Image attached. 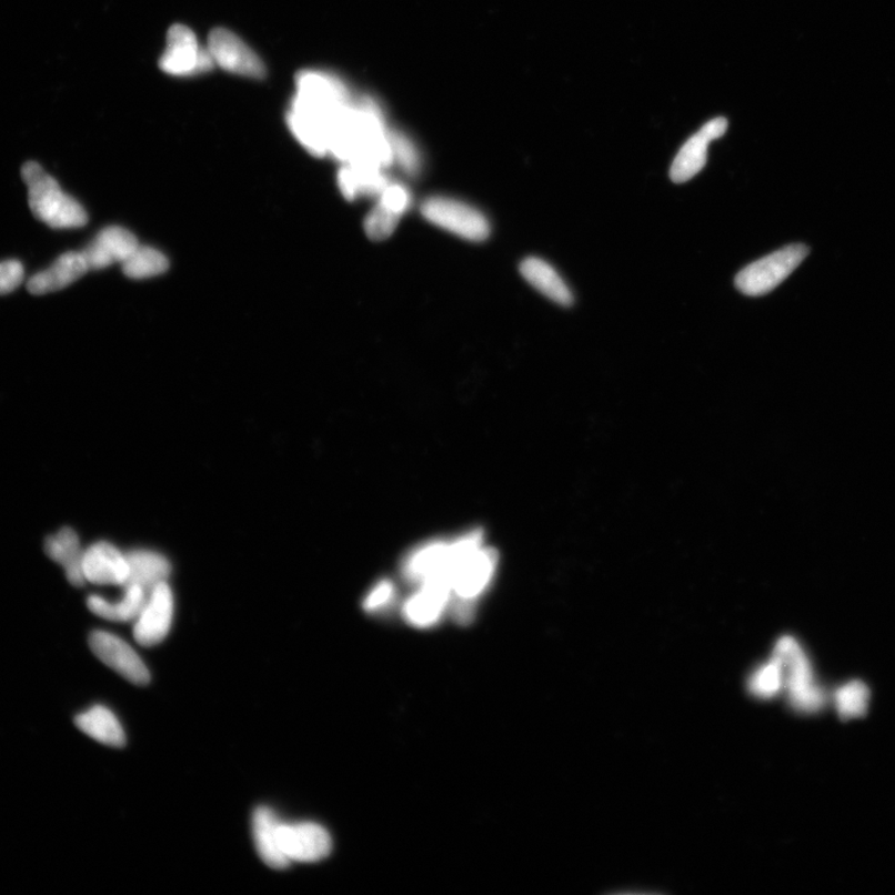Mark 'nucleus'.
I'll list each match as a JSON object with an SVG mask.
<instances>
[{"label":"nucleus","instance_id":"nucleus-1","mask_svg":"<svg viewBox=\"0 0 895 895\" xmlns=\"http://www.w3.org/2000/svg\"><path fill=\"white\" fill-rule=\"evenodd\" d=\"M453 557L448 571V585L455 600V617H472V601L482 595L495 574L497 555L483 546V534L472 532L453 541Z\"/></svg>","mask_w":895,"mask_h":895},{"label":"nucleus","instance_id":"nucleus-2","mask_svg":"<svg viewBox=\"0 0 895 895\" xmlns=\"http://www.w3.org/2000/svg\"><path fill=\"white\" fill-rule=\"evenodd\" d=\"M22 177L28 189L30 211L38 221L53 229L81 228L88 223L86 208L62 191L54 177L39 163L27 162Z\"/></svg>","mask_w":895,"mask_h":895},{"label":"nucleus","instance_id":"nucleus-3","mask_svg":"<svg viewBox=\"0 0 895 895\" xmlns=\"http://www.w3.org/2000/svg\"><path fill=\"white\" fill-rule=\"evenodd\" d=\"M783 665L787 701L798 713L815 714L824 710L827 694L816 680L814 667L803 645L791 636L778 638L773 651Z\"/></svg>","mask_w":895,"mask_h":895},{"label":"nucleus","instance_id":"nucleus-4","mask_svg":"<svg viewBox=\"0 0 895 895\" xmlns=\"http://www.w3.org/2000/svg\"><path fill=\"white\" fill-rule=\"evenodd\" d=\"M809 253L804 244H793L780 249L737 274L735 285L747 296H762L776 289L795 272Z\"/></svg>","mask_w":895,"mask_h":895},{"label":"nucleus","instance_id":"nucleus-5","mask_svg":"<svg viewBox=\"0 0 895 895\" xmlns=\"http://www.w3.org/2000/svg\"><path fill=\"white\" fill-rule=\"evenodd\" d=\"M421 211L426 221L466 241L482 242L491 233L483 213L452 198L432 197L422 204Z\"/></svg>","mask_w":895,"mask_h":895},{"label":"nucleus","instance_id":"nucleus-6","mask_svg":"<svg viewBox=\"0 0 895 895\" xmlns=\"http://www.w3.org/2000/svg\"><path fill=\"white\" fill-rule=\"evenodd\" d=\"M160 66L172 77H193L211 71L215 64L210 50L198 43L193 31L175 24L169 30L168 46L160 59Z\"/></svg>","mask_w":895,"mask_h":895},{"label":"nucleus","instance_id":"nucleus-7","mask_svg":"<svg viewBox=\"0 0 895 895\" xmlns=\"http://www.w3.org/2000/svg\"><path fill=\"white\" fill-rule=\"evenodd\" d=\"M208 50L214 64L232 74L253 79L265 77L263 61L232 31L213 30L208 41Z\"/></svg>","mask_w":895,"mask_h":895},{"label":"nucleus","instance_id":"nucleus-8","mask_svg":"<svg viewBox=\"0 0 895 895\" xmlns=\"http://www.w3.org/2000/svg\"><path fill=\"white\" fill-rule=\"evenodd\" d=\"M174 600L168 582L154 587L134 620L133 637L143 647L161 643L172 626Z\"/></svg>","mask_w":895,"mask_h":895},{"label":"nucleus","instance_id":"nucleus-9","mask_svg":"<svg viewBox=\"0 0 895 895\" xmlns=\"http://www.w3.org/2000/svg\"><path fill=\"white\" fill-rule=\"evenodd\" d=\"M89 642L93 654L124 680L137 685H145L151 681L150 672L140 655L120 637L105 631H95L91 633Z\"/></svg>","mask_w":895,"mask_h":895},{"label":"nucleus","instance_id":"nucleus-10","mask_svg":"<svg viewBox=\"0 0 895 895\" xmlns=\"http://www.w3.org/2000/svg\"><path fill=\"white\" fill-rule=\"evenodd\" d=\"M281 851L289 862L315 863L326 858L332 848L329 832L311 822L279 825Z\"/></svg>","mask_w":895,"mask_h":895},{"label":"nucleus","instance_id":"nucleus-11","mask_svg":"<svg viewBox=\"0 0 895 895\" xmlns=\"http://www.w3.org/2000/svg\"><path fill=\"white\" fill-rule=\"evenodd\" d=\"M727 130V120L716 118L704 124L683 144L671 168V179L674 183H684L698 174L707 161V148L714 140L724 137Z\"/></svg>","mask_w":895,"mask_h":895},{"label":"nucleus","instance_id":"nucleus-12","mask_svg":"<svg viewBox=\"0 0 895 895\" xmlns=\"http://www.w3.org/2000/svg\"><path fill=\"white\" fill-rule=\"evenodd\" d=\"M82 570L91 584L124 586L129 577V561L117 546L101 541L86 550Z\"/></svg>","mask_w":895,"mask_h":895},{"label":"nucleus","instance_id":"nucleus-13","mask_svg":"<svg viewBox=\"0 0 895 895\" xmlns=\"http://www.w3.org/2000/svg\"><path fill=\"white\" fill-rule=\"evenodd\" d=\"M139 245L138 238L128 229L109 227L93 239L82 254H84L90 270H100L127 262Z\"/></svg>","mask_w":895,"mask_h":895},{"label":"nucleus","instance_id":"nucleus-14","mask_svg":"<svg viewBox=\"0 0 895 895\" xmlns=\"http://www.w3.org/2000/svg\"><path fill=\"white\" fill-rule=\"evenodd\" d=\"M405 602L403 613L412 626L431 627L439 622L453 601L452 591L444 582L432 581L419 586Z\"/></svg>","mask_w":895,"mask_h":895},{"label":"nucleus","instance_id":"nucleus-15","mask_svg":"<svg viewBox=\"0 0 895 895\" xmlns=\"http://www.w3.org/2000/svg\"><path fill=\"white\" fill-rule=\"evenodd\" d=\"M90 268L84 254L69 252L56 260V263L28 281L30 294L46 295L74 284L89 272Z\"/></svg>","mask_w":895,"mask_h":895},{"label":"nucleus","instance_id":"nucleus-16","mask_svg":"<svg viewBox=\"0 0 895 895\" xmlns=\"http://www.w3.org/2000/svg\"><path fill=\"white\" fill-rule=\"evenodd\" d=\"M47 555L64 567L66 575L71 585L80 587L86 584L82 560L86 550L81 549L78 534L71 527L61 529L56 535L46 540Z\"/></svg>","mask_w":895,"mask_h":895},{"label":"nucleus","instance_id":"nucleus-17","mask_svg":"<svg viewBox=\"0 0 895 895\" xmlns=\"http://www.w3.org/2000/svg\"><path fill=\"white\" fill-rule=\"evenodd\" d=\"M279 825L274 812L268 807H259L253 815V837L258 855L265 865L273 869H285L291 863L280 847Z\"/></svg>","mask_w":895,"mask_h":895},{"label":"nucleus","instance_id":"nucleus-18","mask_svg":"<svg viewBox=\"0 0 895 895\" xmlns=\"http://www.w3.org/2000/svg\"><path fill=\"white\" fill-rule=\"evenodd\" d=\"M520 273L524 276L530 285H533L541 294H544L550 300L555 301L556 304L562 306H571L574 304V295H572L570 288L562 279L556 270L543 259L527 258L520 265Z\"/></svg>","mask_w":895,"mask_h":895},{"label":"nucleus","instance_id":"nucleus-19","mask_svg":"<svg viewBox=\"0 0 895 895\" xmlns=\"http://www.w3.org/2000/svg\"><path fill=\"white\" fill-rule=\"evenodd\" d=\"M127 556L129 561L127 585L139 586L150 593L154 587L168 582L171 564L163 555L149 550H133Z\"/></svg>","mask_w":895,"mask_h":895},{"label":"nucleus","instance_id":"nucleus-20","mask_svg":"<svg viewBox=\"0 0 895 895\" xmlns=\"http://www.w3.org/2000/svg\"><path fill=\"white\" fill-rule=\"evenodd\" d=\"M76 724L82 733L103 745L122 747L127 744V734L118 717L105 706L97 705L79 714Z\"/></svg>","mask_w":895,"mask_h":895},{"label":"nucleus","instance_id":"nucleus-21","mask_svg":"<svg viewBox=\"0 0 895 895\" xmlns=\"http://www.w3.org/2000/svg\"><path fill=\"white\" fill-rule=\"evenodd\" d=\"M124 587L123 597L119 602H110L101 596L92 595L88 599V607L103 620L113 622H130L139 617L148 600L149 592L133 585Z\"/></svg>","mask_w":895,"mask_h":895},{"label":"nucleus","instance_id":"nucleus-22","mask_svg":"<svg viewBox=\"0 0 895 895\" xmlns=\"http://www.w3.org/2000/svg\"><path fill=\"white\" fill-rule=\"evenodd\" d=\"M390 184L383 170L369 165L345 164L339 172V187L346 200L352 201L360 194L380 197Z\"/></svg>","mask_w":895,"mask_h":895},{"label":"nucleus","instance_id":"nucleus-23","mask_svg":"<svg viewBox=\"0 0 895 895\" xmlns=\"http://www.w3.org/2000/svg\"><path fill=\"white\" fill-rule=\"evenodd\" d=\"M747 691L755 698L772 700L785 690L784 670L782 663L772 654L767 662L760 664L746 682Z\"/></svg>","mask_w":895,"mask_h":895},{"label":"nucleus","instance_id":"nucleus-24","mask_svg":"<svg viewBox=\"0 0 895 895\" xmlns=\"http://www.w3.org/2000/svg\"><path fill=\"white\" fill-rule=\"evenodd\" d=\"M122 269L130 279H149L168 272L169 260L153 248L139 245Z\"/></svg>","mask_w":895,"mask_h":895},{"label":"nucleus","instance_id":"nucleus-25","mask_svg":"<svg viewBox=\"0 0 895 895\" xmlns=\"http://www.w3.org/2000/svg\"><path fill=\"white\" fill-rule=\"evenodd\" d=\"M835 705L842 720H855L867 713L871 693L868 686L859 681H853L839 686L834 695Z\"/></svg>","mask_w":895,"mask_h":895},{"label":"nucleus","instance_id":"nucleus-26","mask_svg":"<svg viewBox=\"0 0 895 895\" xmlns=\"http://www.w3.org/2000/svg\"><path fill=\"white\" fill-rule=\"evenodd\" d=\"M401 214L393 212L386 205L379 203L364 221V232L372 241L389 239L400 223Z\"/></svg>","mask_w":895,"mask_h":895},{"label":"nucleus","instance_id":"nucleus-27","mask_svg":"<svg viewBox=\"0 0 895 895\" xmlns=\"http://www.w3.org/2000/svg\"><path fill=\"white\" fill-rule=\"evenodd\" d=\"M393 155L394 161L399 162L402 170L409 174H415L420 170L419 153L413 148V144L399 134L392 133Z\"/></svg>","mask_w":895,"mask_h":895},{"label":"nucleus","instance_id":"nucleus-28","mask_svg":"<svg viewBox=\"0 0 895 895\" xmlns=\"http://www.w3.org/2000/svg\"><path fill=\"white\" fill-rule=\"evenodd\" d=\"M24 279L23 264L18 260H6L0 263V295L12 293Z\"/></svg>","mask_w":895,"mask_h":895},{"label":"nucleus","instance_id":"nucleus-29","mask_svg":"<svg viewBox=\"0 0 895 895\" xmlns=\"http://www.w3.org/2000/svg\"><path fill=\"white\" fill-rule=\"evenodd\" d=\"M379 198L380 203L401 215L409 210L411 204L410 192L398 183H390Z\"/></svg>","mask_w":895,"mask_h":895},{"label":"nucleus","instance_id":"nucleus-30","mask_svg":"<svg viewBox=\"0 0 895 895\" xmlns=\"http://www.w3.org/2000/svg\"><path fill=\"white\" fill-rule=\"evenodd\" d=\"M393 585L390 581H382L380 584L372 589L368 597L364 599L363 607L368 611H376L386 606L393 597Z\"/></svg>","mask_w":895,"mask_h":895}]
</instances>
